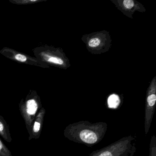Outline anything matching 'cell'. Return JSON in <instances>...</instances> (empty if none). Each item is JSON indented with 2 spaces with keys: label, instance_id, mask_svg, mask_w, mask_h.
I'll return each instance as SVG.
<instances>
[{
  "label": "cell",
  "instance_id": "1",
  "mask_svg": "<svg viewBox=\"0 0 156 156\" xmlns=\"http://www.w3.org/2000/svg\"><path fill=\"white\" fill-rule=\"evenodd\" d=\"M106 128L105 123L91 124L82 121L68 126L65 129L64 135L70 140L91 146L102 139Z\"/></svg>",
  "mask_w": 156,
  "mask_h": 156
},
{
  "label": "cell",
  "instance_id": "2",
  "mask_svg": "<svg viewBox=\"0 0 156 156\" xmlns=\"http://www.w3.org/2000/svg\"><path fill=\"white\" fill-rule=\"evenodd\" d=\"M82 39L87 50L93 54L100 55L106 52L112 45L109 33L105 30L85 34Z\"/></svg>",
  "mask_w": 156,
  "mask_h": 156
},
{
  "label": "cell",
  "instance_id": "3",
  "mask_svg": "<svg viewBox=\"0 0 156 156\" xmlns=\"http://www.w3.org/2000/svg\"><path fill=\"white\" fill-rule=\"evenodd\" d=\"M40 98L37 95L28 97L25 101L22 100L19 109L23 118L29 134L30 132L34 121L40 109L42 108Z\"/></svg>",
  "mask_w": 156,
  "mask_h": 156
},
{
  "label": "cell",
  "instance_id": "4",
  "mask_svg": "<svg viewBox=\"0 0 156 156\" xmlns=\"http://www.w3.org/2000/svg\"><path fill=\"white\" fill-rule=\"evenodd\" d=\"M130 137L122 139L110 146L92 153L90 156H126L130 148Z\"/></svg>",
  "mask_w": 156,
  "mask_h": 156
},
{
  "label": "cell",
  "instance_id": "5",
  "mask_svg": "<svg viewBox=\"0 0 156 156\" xmlns=\"http://www.w3.org/2000/svg\"><path fill=\"white\" fill-rule=\"evenodd\" d=\"M156 101V76H154L147 90L145 114V132L147 133L153 117Z\"/></svg>",
  "mask_w": 156,
  "mask_h": 156
},
{
  "label": "cell",
  "instance_id": "6",
  "mask_svg": "<svg viewBox=\"0 0 156 156\" xmlns=\"http://www.w3.org/2000/svg\"><path fill=\"white\" fill-rule=\"evenodd\" d=\"M117 8L124 15L130 19L136 12H145L146 9L138 2L134 0H111Z\"/></svg>",
  "mask_w": 156,
  "mask_h": 156
},
{
  "label": "cell",
  "instance_id": "7",
  "mask_svg": "<svg viewBox=\"0 0 156 156\" xmlns=\"http://www.w3.org/2000/svg\"><path fill=\"white\" fill-rule=\"evenodd\" d=\"M45 113V108H42L38 112L29 134V140H30L32 139H38L40 138L42 129Z\"/></svg>",
  "mask_w": 156,
  "mask_h": 156
},
{
  "label": "cell",
  "instance_id": "8",
  "mask_svg": "<svg viewBox=\"0 0 156 156\" xmlns=\"http://www.w3.org/2000/svg\"><path fill=\"white\" fill-rule=\"evenodd\" d=\"M0 135L9 143H10L12 141L9 126L6 120L1 115H0Z\"/></svg>",
  "mask_w": 156,
  "mask_h": 156
},
{
  "label": "cell",
  "instance_id": "9",
  "mask_svg": "<svg viewBox=\"0 0 156 156\" xmlns=\"http://www.w3.org/2000/svg\"><path fill=\"white\" fill-rule=\"evenodd\" d=\"M120 102L119 96L115 94H111L108 99V105L109 108H117L119 105Z\"/></svg>",
  "mask_w": 156,
  "mask_h": 156
},
{
  "label": "cell",
  "instance_id": "10",
  "mask_svg": "<svg viewBox=\"0 0 156 156\" xmlns=\"http://www.w3.org/2000/svg\"><path fill=\"white\" fill-rule=\"evenodd\" d=\"M0 156H12L11 151L0 139Z\"/></svg>",
  "mask_w": 156,
  "mask_h": 156
},
{
  "label": "cell",
  "instance_id": "11",
  "mask_svg": "<svg viewBox=\"0 0 156 156\" xmlns=\"http://www.w3.org/2000/svg\"><path fill=\"white\" fill-rule=\"evenodd\" d=\"M15 59L18 62H25L27 60V57L25 55L20 54L16 55H15Z\"/></svg>",
  "mask_w": 156,
  "mask_h": 156
},
{
  "label": "cell",
  "instance_id": "12",
  "mask_svg": "<svg viewBox=\"0 0 156 156\" xmlns=\"http://www.w3.org/2000/svg\"><path fill=\"white\" fill-rule=\"evenodd\" d=\"M153 146H152V148H151L150 156H156V146H155V142H154V144Z\"/></svg>",
  "mask_w": 156,
  "mask_h": 156
}]
</instances>
